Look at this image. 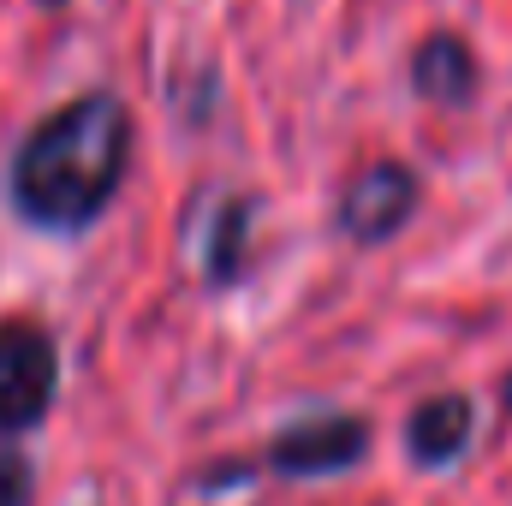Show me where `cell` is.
Masks as SVG:
<instances>
[{
  "mask_svg": "<svg viewBox=\"0 0 512 506\" xmlns=\"http://www.w3.org/2000/svg\"><path fill=\"white\" fill-rule=\"evenodd\" d=\"M30 495H36V471H30V459L12 453V447H0V506H30Z\"/></svg>",
  "mask_w": 512,
  "mask_h": 506,
  "instance_id": "ba28073f",
  "label": "cell"
},
{
  "mask_svg": "<svg viewBox=\"0 0 512 506\" xmlns=\"http://www.w3.org/2000/svg\"><path fill=\"white\" fill-rule=\"evenodd\" d=\"M370 453V423L346 417V411H316L286 423L268 441V465L280 477H328V471H352Z\"/></svg>",
  "mask_w": 512,
  "mask_h": 506,
  "instance_id": "3957f363",
  "label": "cell"
},
{
  "mask_svg": "<svg viewBox=\"0 0 512 506\" xmlns=\"http://www.w3.org/2000/svg\"><path fill=\"white\" fill-rule=\"evenodd\" d=\"M251 221H256L251 197H233V203L215 215V233H209V280H215V286H227V280H239V274H245Z\"/></svg>",
  "mask_w": 512,
  "mask_h": 506,
  "instance_id": "52a82bcc",
  "label": "cell"
},
{
  "mask_svg": "<svg viewBox=\"0 0 512 506\" xmlns=\"http://www.w3.org/2000/svg\"><path fill=\"white\" fill-rule=\"evenodd\" d=\"M501 399H507V411H512V376H507V381H501Z\"/></svg>",
  "mask_w": 512,
  "mask_h": 506,
  "instance_id": "9c48e42d",
  "label": "cell"
},
{
  "mask_svg": "<svg viewBox=\"0 0 512 506\" xmlns=\"http://www.w3.org/2000/svg\"><path fill=\"white\" fill-rule=\"evenodd\" d=\"M417 215V173L405 161H370L340 191V233L358 245H382Z\"/></svg>",
  "mask_w": 512,
  "mask_h": 506,
  "instance_id": "277c9868",
  "label": "cell"
},
{
  "mask_svg": "<svg viewBox=\"0 0 512 506\" xmlns=\"http://www.w3.org/2000/svg\"><path fill=\"white\" fill-rule=\"evenodd\" d=\"M131 161V114L120 96L96 90L66 108H54L42 126L24 137L12 161V203L36 227H90Z\"/></svg>",
  "mask_w": 512,
  "mask_h": 506,
  "instance_id": "6da1fadb",
  "label": "cell"
},
{
  "mask_svg": "<svg viewBox=\"0 0 512 506\" xmlns=\"http://www.w3.org/2000/svg\"><path fill=\"white\" fill-rule=\"evenodd\" d=\"M48 6H54V0H48Z\"/></svg>",
  "mask_w": 512,
  "mask_h": 506,
  "instance_id": "30bf717a",
  "label": "cell"
},
{
  "mask_svg": "<svg viewBox=\"0 0 512 506\" xmlns=\"http://www.w3.org/2000/svg\"><path fill=\"white\" fill-rule=\"evenodd\" d=\"M411 84H417V96L435 102V108H465V102L477 96V54H471L453 30H435V36H423L417 54H411Z\"/></svg>",
  "mask_w": 512,
  "mask_h": 506,
  "instance_id": "8992f818",
  "label": "cell"
},
{
  "mask_svg": "<svg viewBox=\"0 0 512 506\" xmlns=\"http://www.w3.org/2000/svg\"><path fill=\"white\" fill-rule=\"evenodd\" d=\"M477 435V405L465 393H435L405 417V447L417 465H453Z\"/></svg>",
  "mask_w": 512,
  "mask_h": 506,
  "instance_id": "5b68a950",
  "label": "cell"
},
{
  "mask_svg": "<svg viewBox=\"0 0 512 506\" xmlns=\"http://www.w3.org/2000/svg\"><path fill=\"white\" fill-rule=\"evenodd\" d=\"M60 358L36 322H0V429L18 435L48 417Z\"/></svg>",
  "mask_w": 512,
  "mask_h": 506,
  "instance_id": "7a4b0ae2",
  "label": "cell"
}]
</instances>
